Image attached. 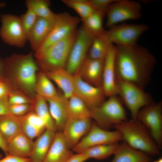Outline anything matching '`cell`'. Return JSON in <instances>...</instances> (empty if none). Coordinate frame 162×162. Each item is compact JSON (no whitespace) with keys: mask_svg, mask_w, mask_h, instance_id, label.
Instances as JSON below:
<instances>
[{"mask_svg":"<svg viewBox=\"0 0 162 162\" xmlns=\"http://www.w3.org/2000/svg\"><path fill=\"white\" fill-rule=\"evenodd\" d=\"M116 79L129 82L144 88L149 83L156 64L153 54L137 44L130 46H116Z\"/></svg>","mask_w":162,"mask_h":162,"instance_id":"6da1fadb","label":"cell"},{"mask_svg":"<svg viewBox=\"0 0 162 162\" xmlns=\"http://www.w3.org/2000/svg\"><path fill=\"white\" fill-rule=\"evenodd\" d=\"M32 52L26 54H13L4 59V79L12 89L17 90L33 99L37 72L40 70Z\"/></svg>","mask_w":162,"mask_h":162,"instance_id":"7a4b0ae2","label":"cell"},{"mask_svg":"<svg viewBox=\"0 0 162 162\" xmlns=\"http://www.w3.org/2000/svg\"><path fill=\"white\" fill-rule=\"evenodd\" d=\"M113 127L121 133L123 141L131 147L150 156L160 154V149L148 129L137 119L123 121Z\"/></svg>","mask_w":162,"mask_h":162,"instance_id":"3957f363","label":"cell"},{"mask_svg":"<svg viewBox=\"0 0 162 162\" xmlns=\"http://www.w3.org/2000/svg\"><path fill=\"white\" fill-rule=\"evenodd\" d=\"M78 30L66 38L50 46L35 57L40 70L44 72L65 68Z\"/></svg>","mask_w":162,"mask_h":162,"instance_id":"277c9868","label":"cell"},{"mask_svg":"<svg viewBox=\"0 0 162 162\" xmlns=\"http://www.w3.org/2000/svg\"><path fill=\"white\" fill-rule=\"evenodd\" d=\"M90 112L91 118L104 129L128 120L123 103L117 95L108 97L100 105L90 109Z\"/></svg>","mask_w":162,"mask_h":162,"instance_id":"5b68a950","label":"cell"},{"mask_svg":"<svg viewBox=\"0 0 162 162\" xmlns=\"http://www.w3.org/2000/svg\"><path fill=\"white\" fill-rule=\"evenodd\" d=\"M117 95L130 111L132 119H135L139 111L153 102L151 95L131 82L116 79Z\"/></svg>","mask_w":162,"mask_h":162,"instance_id":"8992f818","label":"cell"},{"mask_svg":"<svg viewBox=\"0 0 162 162\" xmlns=\"http://www.w3.org/2000/svg\"><path fill=\"white\" fill-rule=\"evenodd\" d=\"M80 21L78 17L67 12L56 14L52 29L43 44L35 52L34 57L39 56L48 46L72 34L76 29Z\"/></svg>","mask_w":162,"mask_h":162,"instance_id":"52a82bcc","label":"cell"},{"mask_svg":"<svg viewBox=\"0 0 162 162\" xmlns=\"http://www.w3.org/2000/svg\"><path fill=\"white\" fill-rule=\"evenodd\" d=\"M141 10L140 4L137 1L116 0L106 10V26L109 28L120 22L139 19L141 16Z\"/></svg>","mask_w":162,"mask_h":162,"instance_id":"ba28073f","label":"cell"},{"mask_svg":"<svg viewBox=\"0 0 162 162\" xmlns=\"http://www.w3.org/2000/svg\"><path fill=\"white\" fill-rule=\"evenodd\" d=\"M148 28L143 24H117L109 28L106 34L110 42L116 46H130L136 44L140 37Z\"/></svg>","mask_w":162,"mask_h":162,"instance_id":"9c48e42d","label":"cell"},{"mask_svg":"<svg viewBox=\"0 0 162 162\" xmlns=\"http://www.w3.org/2000/svg\"><path fill=\"white\" fill-rule=\"evenodd\" d=\"M137 119L148 129L160 150L162 147V102L153 103L141 108Z\"/></svg>","mask_w":162,"mask_h":162,"instance_id":"30bf717a","label":"cell"},{"mask_svg":"<svg viewBox=\"0 0 162 162\" xmlns=\"http://www.w3.org/2000/svg\"><path fill=\"white\" fill-rule=\"evenodd\" d=\"M123 141L122 135L119 131H109L92 123L91 129L78 143L72 149L76 153H81L87 148L96 146L118 143Z\"/></svg>","mask_w":162,"mask_h":162,"instance_id":"8fae6325","label":"cell"},{"mask_svg":"<svg viewBox=\"0 0 162 162\" xmlns=\"http://www.w3.org/2000/svg\"><path fill=\"white\" fill-rule=\"evenodd\" d=\"M2 26L0 37L9 45L22 47L27 41V35L22 25L20 17L10 14L1 16Z\"/></svg>","mask_w":162,"mask_h":162,"instance_id":"7c38bea8","label":"cell"},{"mask_svg":"<svg viewBox=\"0 0 162 162\" xmlns=\"http://www.w3.org/2000/svg\"><path fill=\"white\" fill-rule=\"evenodd\" d=\"M94 38L82 26L78 30L76 40L71 49L65 69L72 74H77L87 57Z\"/></svg>","mask_w":162,"mask_h":162,"instance_id":"4fadbf2b","label":"cell"},{"mask_svg":"<svg viewBox=\"0 0 162 162\" xmlns=\"http://www.w3.org/2000/svg\"><path fill=\"white\" fill-rule=\"evenodd\" d=\"M74 94L80 98L90 110L100 105L106 97L102 87L92 85L82 80L78 74L74 75Z\"/></svg>","mask_w":162,"mask_h":162,"instance_id":"5bb4252c","label":"cell"},{"mask_svg":"<svg viewBox=\"0 0 162 162\" xmlns=\"http://www.w3.org/2000/svg\"><path fill=\"white\" fill-rule=\"evenodd\" d=\"M116 46L110 45L104 58L102 87L106 97L117 95L115 68Z\"/></svg>","mask_w":162,"mask_h":162,"instance_id":"9a60e30c","label":"cell"},{"mask_svg":"<svg viewBox=\"0 0 162 162\" xmlns=\"http://www.w3.org/2000/svg\"><path fill=\"white\" fill-rule=\"evenodd\" d=\"M92 123L91 118L67 119L62 132L67 148L72 149L89 131Z\"/></svg>","mask_w":162,"mask_h":162,"instance_id":"2e32d148","label":"cell"},{"mask_svg":"<svg viewBox=\"0 0 162 162\" xmlns=\"http://www.w3.org/2000/svg\"><path fill=\"white\" fill-rule=\"evenodd\" d=\"M104 58L93 59L87 57L77 74L84 82L96 87H102Z\"/></svg>","mask_w":162,"mask_h":162,"instance_id":"e0dca14e","label":"cell"},{"mask_svg":"<svg viewBox=\"0 0 162 162\" xmlns=\"http://www.w3.org/2000/svg\"><path fill=\"white\" fill-rule=\"evenodd\" d=\"M68 99L58 93L55 96L46 99L56 126V132H62L68 119Z\"/></svg>","mask_w":162,"mask_h":162,"instance_id":"ac0fdd59","label":"cell"},{"mask_svg":"<svg viewBox=\"0 0 162 162\" xmlns=\"http://www.w3.org/2000/svg\"><path fill=\"white\" fill-rule=\"evenodd\" d=\"M54 21L38 17L27 36V41L35 52L41 46L51 30Z\"/></svg>","mask_w":162,"mask_h":162,"instance_id":"d6986e66","label":"cell"},{"mask_svg":"<svg viewBox=\"0 0 162 162\" xmlns=\"http://www.w3.org/2000/svg\"><path fill=\"white\" fill-rule=\"evenodd\" d=\"M111 162H151L152 158L144 152L131 147L124 141L118 144Z\"/></svg>","mask_w":162,"mask_h":162,"instance_id":"ffe728a7","label":"cell"},{"mask_svg":"<svg viewBox=\"0 0 162 162\" xmlns=\"http://www.w3.org/2000/svg\"><path fill=\"white\" fill-rule=\"evenodd\" d=\"M56 132L46 129L34 141L31 162H43L54 140Z\"/></svg>","mask_w":162,"mask_h":162,"instance_id":"44dd1931","label":"cell"},{"mask_svg":"<svg viewBox=\"0 0 162 162\" xmlns=\"http://www.w3.org/2000/svg\"><path fill=\"white\" fill-rule=\"evenodd\" d=\"M73 154L67 147L61 132H56L51 146L43 162H66Z\"/></svg>","mask_w":162,"mask_h":162,"instance_id":"7402d4cb","label":"cell"},{"mask_svg":"<svg viewBox=\"0 0 162 162\" xmlns=\"http://www.w3.org/2000/svg\"><path fill=\"white\" fill-rule=\"evenodd\" d=\"M44 72L48 77L54 81L62 90L64 95L66 98L68 99L74 94V75L65 68Z\"/></svg>","mask_w":162,"mask_h":162,"instance_id":"603a6c76","label":"cell"},{"mask_svg":"<svg viewBox=\"0 0 162 162\" xmlns=\"http://www.w3.org/2000/svg\"><path fill=\"white\" fill-rule=\"evenodd\" d=\"M33 142L32 140L21 132L7 142L8 154L22 158H29Z\"/></svg>","mask_w":162,"mask_h":162,"instance_id":"cb8c5ba5","label":"cell"},{"mask_svg":"<svg viewBox=\"0 0 162 162\" xmlns=\"http://www.w3.org/2000/svg\"><path fill=\"white\" fill-rule=\"evenodd\" d=\"M0 131L8 142L22 132L20 117L10 114L0 116Z\"/></svg>","mask_w":162,"mask_h":162,"instance_id":"d4e9b609","label":"cell"},{"mask_svg":"<svg viewBox=\"0 0 162 162\" xmlns=\"http://www.w3.org/2000/svg\"><path fill=\"white\" fill-rule=\"evenodd\" d=\"M33 100V111L44 121L46 129L56 132L55 124L50 114L46 99L36 94Z\"/></svg>","mask_w":162,"mask_h":162,"instance_id":"484cf974","label":"cell"},{"mask_svg":"<svg viewBox=\"0 0 162 162\" xmlns=\"http://www.w3.org/2000/svg\"><path fill=\"white\" fill-rule=\"evenodd\" d=\"M105 15V11H96L85 20H82V26L93 38L104 34L106 32L103 26V21Z\"/></svg>","mask_w":162,"mask_h":162,"instance_id":"4316f807","label":"cell"},{"mask_svg":"<svg viewBox=\"0 0 162 162\" xmlns=\"http://www.w3.org/2000/svg\"><path fill=\"white\" fill-rule=\"evenodd\" d=\"M68 118L70 119L91 118L89 109L80 98L75 95L68 98Z\"/></svg>","mask_w":162,"mask_h":162,"instance_id":"83f0119b","label":"cell"},{"mask_svg":"<svg viewBox=\"0 0 162 162\" xmlns=\"http://www.w3.org/2000/svg\"><path fill=\"white\" fill-rule=\"evenodd\" d=\"M35 91L36 94L45 99L52 97L58 93L51 80L40 70L37 74Z\"/></svg>","mask_w":162,"mask_h":162,"instance_id":"f1b7e54d","label":"cell"},{"mask_svg":"<svg viewBox=\"0 0 162 162\" xmlns=\"http://www.w3.org/2000/svg\"><path fill=\"white\" fill-rule=\"evenodd\" d=\"M106 33V32L104 34L96 36L94 38L88 51V57L95 59L104 58L109 46L111 44Z\"/></svg>","mask_w":162,"mask_h":162,"instance_id":"f546056e","label":"cell"},{"mask_svg":"<svg viewBox=\"0 0 162 162\" xmlns=\"http://www.w3.org/2000/svg\"><path fill=\"white\" fill-rule=\"evenodd\" d=\"M27 8L32 10L38 17L54 21L56 14L50 9V2L47 0H26Z\"/></svg>","mask_w":162,"mask_h":162,"instance_id":"4dcf8cb0","label":"cell"},{"mask_svg":"<svg viewBox=\"0 0 162 162\" xmlns=\"http://www.w3.org/2000/svg\"><path fill=\"white\" fill-rule=\"evenodd\" d=\"M118 144V143H116L96 146L87 148L82 153L88 159L93 158L98 160H103L114 154Z\"/></svg>","mask_w":162,"mask_h":162,"instance_id":"1f68e13d","label":"cell"},{"mask_svg":"<svg viewBox=\"0 0 162 162\" xmlns=\"http://www.w3.org/2000/svg\"><path fill=\"white\" fill-rule=\"evenodd\" d=\"M67 6L75 11L81 20H85L96 10L87 0H63Z\"/></svg>","mask_w":162,"mask_h":162,"instance_id":"d6a6232c","label":"cell"},{"mask_svg":"<svg viewBox=\"0 0 162 162\" xmlns=\"http://www.w3.org/2000/svg\"><path fill=\"white\" fill-rule=\"evenodd\" d=\"M9 104H32L33 99L23 92L15 89L11 90L8 96Z\"/></svg>","mask_w":162,"mask_h":162,"instance_id":"836d02e7","label":"cell"},{"mask_svg":"<svg viewBox=\"0 0 162 162\" xmlns=\"http://www.w3.org/2000/svg\"><path fill=\"white\" fill-rule=\"evenodd\" d=\"M22 132L32 140L37 138L45 131L30 123L24 116L20 117Z\"/></svg>","mask_w":162,"mask_h":162,"instance_id":"e575fe53","label":"cell"},{"mask_svg":"<svg viewBox=\"0 0 162 162\" xmlns=\"http://www.w3.org/2000/svg\"><path fill=\"white\" fill-rule=\"evenodd\" d=\"M38 16L30 9L27 8L26 12L20 17L21 22L27 37L35 23Z\"/></svg>","mask_w":162,"mask_h":162,"instance_id":"d590c367","label":"cell"},{"mask_svg":"<svg viewBox=\"0 0 162 162\" xmlns=\"http://www.w3.org/2000/svg\"><path fill=\"white\" fill-rule=\"evenodd\" d=\"M8 110L9 114L17 117L25 116L33 111L32 104H9Z\"/></svg>","mask_w":162,"mask_h":162,"instance_id":"8d00e7d4","label":"cell"},{"mask_svg":"<svg viewBox=\"0 0 162 162\" xmlns=\"http://www.w3.org/2000/svg\"><path fill=\"white\" fill-rule=\"evenodd\" d=\"M31 124L44 131L46 130L44 121L34 112L32 111L24 116Z\"/></svg>","mask_w":162,"mask_h":162,"instance_id":"74e56055","label":"cell"},{"mask_svg":"<svg viewBox=\"0 0 162 162\" xmlns=\"http://www.w3.org/2000/svg\"><path fill=\"white\" fill-rule=\"evenodd\" d=\"M116 0H89V1L96 11H104L108 6Z\"/></svg>","mask_w":162,"mask_h":162,"instance_id":"f35d334b","label":"cell"},{"mask_svg":"<svg viewBox=\"0 0 162 162\" xmlns=\"http://www.w3.org/2000/svg\"><path fill=\"white\" fill-rule=\"evenodd\" d=\"M0 162H31L30 158H25L8 154L0 159Z\"/></svg>","mask_w":162,"mask_h":162,"instance_id":"ab89813d","label":"cell"},{"mask_svg":"<svg viewBox=\"0 0 162 162\" xmlns=\"http://www.w3.org/2000/svg\"><path fill=\"white\" fill-rule=\"evenodd\" d=\"M7 96L0 98V116L9 114Z\"/></svg>","mask_w":162,"mask_h":162,"instance_id":"60d3db41","label":"cell"},{"mask_svg":"<svg viewBox=\"0 0 162 162\" xmlns=\"http://www.w3.org/2000/svg\"><path fill=\"white\" fill-rule=\"evenodd\" d=\"M88 159L82 153L73 154L66 162H84Z\"/></svg>","mask_w":162,"mask_h":162,"instance_id":"b9f144b4","label":"cell"},{"mask_svg":"<svg viewBox=\"0 0 162 162\" xmlns=\"http://www.w3.org/2000/svg\"><path fill=\"white\" fill-rule=\"evenodd\" d=\"M7 145V142L0 131V148L5 154H8Z\"/></svg>","mask_w":162,"mask_h":162,"instance_id":"7bdbcfd3","label":"cell"},{"mask_svg":"<svg viewBox=\"0 0 162 162\" xmlns=\"http://www.w3.org/2000/svg\"><path fill=\"white\" fill-rule=\"evenodd\" d=\"M5 72V63L4 59L0 57V80L4 79Z\"/></svg>","mask_w":162,"mask_h":162,"instance_id":"ee69618b","label":"cell"},{"mask_svg":"<svg viewBox=\"0 0 162 162\" xmlns=\"http://www.w3.org/2000/svg\"><path fill=\"white\" fill-rule=\"evenodd\" d=\"M153 162H162V158H160L158 160H154Z\"/></svg>","mask_w":162,"mask_h":162,"instance_id":"f6af8a7d","label":"cell"},{"mask_svg":"<svg viewBox=\"0 0 162 162\" xmlns=\"http://www.w3.org/2000/svg\"><path fill=\"white\" fill-rule=\"evenodd\" d=\"M5 5V3L4 2L0 3V7H3Z\"/></svg>","mask_w":162,"mask_h":162,"instance_id":"bcb514c9","label":"cell"},{"mask_svg":"<svg viewBox=\"0 0 162 162\" xmlns=\"http://www.w3.org/2000/svg\"><path fill=\"white\" fill-rule=\"evenodd\" d=\"M2 158V154H0V159Z\"/></svg>","mask_w":162,"mask_h":162,"instance_id":"7dc6e473","label":"cell"}]
</instances>
